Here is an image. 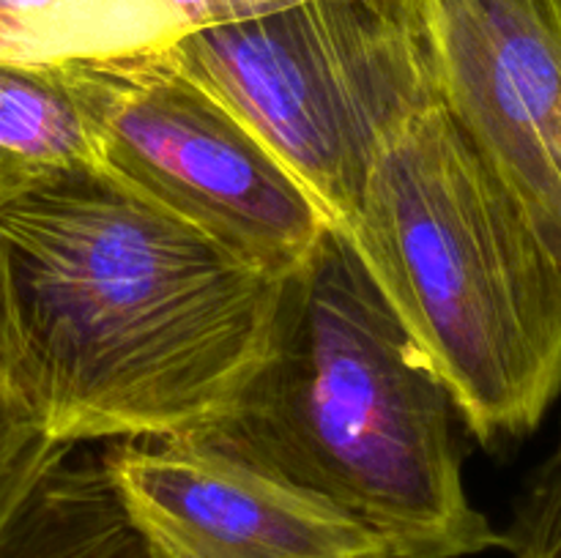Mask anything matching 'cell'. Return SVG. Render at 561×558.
<instances>
[{"mask_svg": "<svg viewBox=\"0 0 561 558\" xmlns=\"http://www.w3.org/2000/svg\"><path fill=\"white\" fill-rule=\"evenodd\" d=\"M102 463L157 558H398L332 501L201 435L121 441Z\"/></svg>", "mask_w": 561, "mask_h": 558, "instance_id": "8992f818", "label": "cell"}, {"mask_svg": "<svg viewBox=\"0 0 561 558\" xmlns=\"http://www.w3.org/2000/svg\"><path fill=\"white\" fill-rule=\"evenodd\" d=\"M137 58L0 60V208L44 186L104 173V131Z\"/></svg>", "mask_w": 561, "mask_h": 558, "instance_id": "ba28073f", "label": "cell"}, {"mask_svg": "<svg viewBox=\"0 0 561 558\" xmlns=\"http://www.w3.org/2000/svg\"><path fill=\"white\" fill-rule=\"evenodd\" d=\"M102 167L274 279L332 228L266 142L164 49L140 55L104 131Z\"/></svg>", "mask_w": 561, "mask_h": 558, "instance_id": "5b68a950", "label": "cell"}, {"mask_svg": "<svg viewBox=\"0 0 561 558\" xmlns=\"http://www.w3.org/2000/svg\"><path fill=\"white\" fill-rule=\"evenodd\" d=\"M447 386L337 228L283 279L239 403L201 438L318 492L398 558L502 547L469 501Z\"/></svg>", "mask_w": 561, "mask_h": 558, "instance_id": "7a4b0ae2", "label": "cell"}, {"mask_svg": "<svg viewBox=\"0 0 561 558\" xmlns=\"http://www.w3.org/2000/svg\"><path fill=\"white\" fill-rule=\"evenodd\" d=\"M75 446L49 441L0 377V531L60 452Z\"/></svg>", "mask_w": 561, "mask_h": 558, "instance_id": "7c38bea8", "label": "cell"}, {"mask_svg": "<svg viewBox=\"0 0 561 558\" xmlns=\"http://www.w3.org/2000/svg\"><path fill=\"white\" fill-rule=\"evenodd\" d=\"M279 293L107 173L0 208V377L64 446L217 427L266 356Z\"/></svg>", "mask_w": 561, "mask_h": 558, "instance_id": "6da1fadb", "label": "cell"}, {"mask_svg": "<svg viewBox=\"0 0 561 558\" xmlns=\"http://www.w3.org/2000/svg\"><path fill=\"white\" fill-rule=\"evenodd\" d=\"M438 96L561 257V0H422Z\"/></svg>", "mask_w": 561, "mask_h": 558, "instance_id": "52a82bcc", "label": "cell"}, {"mask_svg": "<svg viewBox=\"0 0 561 558\" xmlns=\"http://www.w3.org/2000/svg\"><path fill=\"white\" fill-rule=\"evenodd\" d=\"M77 449V446H75ZM60 452L0 531V558H157L102 457Z\"/></svg>", "mask_w": 561, "mask_h": 558, "instance_id": "30bf717a", "label": "cell"}, {"mask_svg": "<svg viewBox=\"0 0 561 558\" xmlns=\"http://www.w3.org/2000/svg\"><path fill=\"white\" fill-rule=\"evenodd\" d=\"M340 233L471 435L535 432L561 392V257L442 98L383 148Z\"/></svg>", "mask_w": 561, "mask_h": 558, "instance_id": "3957f363", "label": "cell"}, {"mask_svg": "<svg viewBox=\"0 0 561 558\" xmlns=\"http://www.w3.org/2000/svg\"><path fill=\"white\" fill-rule=\"evenodd\" d=\"M502 547L513 558H561V432L520 487Z\"/></svg>", "mask_w": 561, "mask_h": 558, "instance_id": "8fae6325", "label": "cell"}, {"mask_svg": "<svg viewBox=\"0 0 561 558\" xmlns=\"http://www.w3.org/2000/svg\"><path fill=\"white\" fill-rule=\"evenodd\" d=\"M164 53L266 142L337 230L383 148L442 98L422 0H301L186 33Z\"/></svg>", "mask_w": 561, "mask_h": 558, "instance_id": "277c9868", "label": "cell"}, {"mask_svg": "<svg viewBox=\"0 0 561 558\" xmlns=\"http://www.w3.org/2000/svg\"><path fill=\"white\" fill-rule=\"evenodd\" d=\"M301 0H0V60L131 58Z\"/></svg>", "mask_w": 561, "mask_h": 558, "instance_id": "9c48e42d", "label": "cell"}]
</instances>
